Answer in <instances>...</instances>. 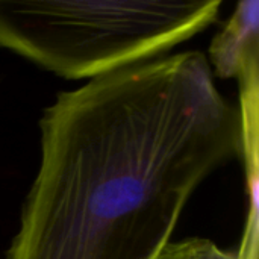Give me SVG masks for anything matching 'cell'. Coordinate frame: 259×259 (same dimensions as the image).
<instances>
[{
    "mask_svg": "<svg viewBox=\"0 0 259 259\" xmlns=\"http://www.w3.org/2000/svg\"><path fill=\"white\" fill-rule=\"evenodd\" d=\"M6 259H158L194 190L244 156V123L202 52L59 93Z\"/></svg>",
    "mask_w": 259,
    "mask_h": 259,
    "instance_id": "cell-1",
    "label": "cell"
},
{
    "mask_svg": "<svg viewBox=\"0 0 259 259\" xmlns=\"http://www.w3.org/2000/svg\"><path fill=\"white\" fill-rule=\"evenodd\" d=\"M222 2L3 0L0 47L68 79L152 59L191 38Z\"/></svg>",
    "mask_w": 259,
    "mask_h": 259,
    "instance_id": "cell-2",
    "label": "cell"
},
{
    "mask_svg": "<svg viewBox=\"0 0 259 259\" xmlns=\"http://www.w3.org/2000/svg\"><path fill=\"white\" fill-rule=\"evenodd\" d=\"M259 2L243 0L211 42L209 58L217 76L240 77L258 67Z\"/></svg>",
    "mask_w": 259,
    "mask_h": 259,
    "instance_id": "cell-3",
    "label": "cell"
},
{
    "mask_svg": "<svg viewBox=\"0 0 259 259\" xmlns=\"http://www.w3.org/2000/svg\"><path fill=\"white\" fill-rule=\"evenodd\" d=\"M158 259H243L238 252L222 250L212 241L205 238H187L178 243H168Z\"/></svg>",
    "mask_w": 259,
    "mask_h": 259,
    "instance_id": "cell-4",
    "label": "cell"
}]
</instances>
